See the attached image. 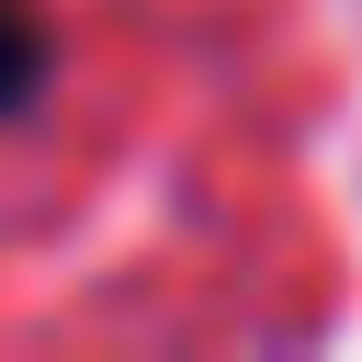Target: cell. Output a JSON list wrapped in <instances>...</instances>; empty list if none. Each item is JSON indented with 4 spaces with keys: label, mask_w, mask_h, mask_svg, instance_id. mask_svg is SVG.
Masks as SVG:
<instances>
[{
    "label": "cell",
    "mask_w": 362,
    "mask_h": 362,
    "mask_svg": "<svg viewBox=\"0 0 362 362\" xmlns=\"http://www.w3.org/2000/svg\"><path fill=\"white\" fill-rule=\"evenodd\" d=\"M57 68H68V45H57V23H45L34 0H0V124H23V113H45V90H57Z\"/></svg>",
    "instance_id": "1"
}]
</instances>
